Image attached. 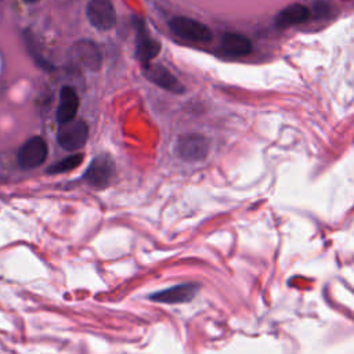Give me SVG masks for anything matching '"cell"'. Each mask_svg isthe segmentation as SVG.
I'll return each mask as SVG.
<instances>
[{"label":"cell","mask_w":354,"mask_h":354,"mask_svg":"<svg viewBox=\"0 0 354 354\" xmlns=\"http://www.w3.org/2000/svg\"><path fill=\"white\" fill-rule=\"evenodd\" d=\"M169 25L174 35L185 40L207 43L213 39V33L207 25L188 17H174Z\"/></svg>","instance_id":"1"},{"label":"cell","mask_w":354,"mask_h":354,"mask_svg":"<svg viewBox=\"0 0 354 354\" xmlns=\"http://www.w3.org/2000/svg\"><path fill=\"white\" fill-rule=\"evenodd\" d=\"M176 153L178 158L187 162H198L202 160L207 156L209 152V141L206 137L201 134H184L178 137L176 147H174Z\"/></svg>","instance_id":"2"},{"label":"cell","mask_w":354,"mask_h":354,"mask_svg":"<svg viewBox=\"0 0 354 354\" xmlns=\"http://www.w3.org/2000/svg\"><path fill=\"white\" fill-rule=\"evenodd\" d=\"M69 59L79 68L88 71H98L101 66V53L97 44L87 39H82L71 47Z\"/></svg>","instance_id":"3"},{"label":"cell","mask_w":354,"mask_h":354,"mask_svg":"<svg viewBox=\"0 0 354 354\" xmlns=\"http://www.w3.org/2000/svg\"><path fill=\"white\" fill-rule=\"evenodd\" d=\"M88 137V127L84 120L73 119L59 126L58 144L66 151H76L82 148Z\"/></svg>","instance_id":"4"},{"label":"cell","mask_w":354,"mask_h":354,"mask_svg":"<svg viewBox=\"0 0 354 354\" xmlns=\"http://www.w3.org/2000/svg\"><path fill=\"white\" fill-rule=\"evenodd\" d=\"M136 29V55L141 66L148 65L160 51V44L156 41L145 29L144 21L141 18H134Z\"/></svg>","instance_id":"5"},{"label":"cell","mask_w":354,"mask_h":354,"mask_svg":"<svg viewBox=\"0 0 354 354\" xmlns=\"http://www.w3.org/2000/svg\"><path fill=\"white\" fill-rule=\"evenodd\" d=\"M47 158V142L35 136L29 138L18 151L17 160L22 169H33L40 166Z\"/></svg>","instance_id":"6"},{"label":"cell","mask_w":354,"mask_h":354,"mask_svg":"<svg viewBox=\"0 0 354 354\" xmlns=\"http://www.w3.org/2000/svg\"><path fill=\"white\" fill-rule=\"evenodd\" d=\"M87 18L98 30H108L115 25L116 14L111 0H90L87 4Z\"/></svg>","instance_id":"7"},{"label":"cell","mask_w":354,"mask_h":354,"mask_svg":"<svg viewBox=\"0 0 354 354\" xmlns=\"http://www.w3.org/2000/svg\"><path fill=\"white\" fill-rule=\"evenodd\" d=\"M142 71H144V75L148 80H151L156 86L162 87L163 90H167V91H171V93H176V94L184 93V86L163 65L149 62L148 65L142 66Z\"/></svg>","instance_id":"8"},{"label":"cell","mask_w":354,"mask_h":354,"mask_svg":"<svg viewBox=\"0 0 354 354\" xmlns=\"http://www.w3.org/2000/svg\"><path fill=\"white\" fill-rule=\"evenodd\" d=\"M113 174V163L105 156H98L90 163L83 178L95 188H104L111 183Z\"/></svg>","instance_id":"9"},{"label":"cell","mask_w":354,"mask_h":354,"mask_svg":"<svg viewBox=\"0 0 354 354\" xmlns=\"http://www.w3.org/2000/svg\"><path fill=\"white\" fill-rule=\"evenodd\" d=\"M196 290L198 288L194 283H180V285L155 292L149 296V299L152 301L165 303V304H180V303L189 301L195 296Z\"/></svg>","instance_id":"10"},{"label":"cell","mask_w":354,"mask_h":354,"mask_svg":"<svg viewBox=\"0 0 354 354\" xmlns=\"http://www.w3.org/2000/svg\"><path fill=\"white\" fill-rule=\"evenodd\" d=\"M79 108V97L73 87L64 86L59 91V105L57 108V120L59 124L75 119Z\"/></svg>","instance_id":"11"},{"label":"cell","mask_w":354,"mask_h":354,"mask_svg":"<svg viewBox=\"0 0 354 354\" xmlns=\"http://www.w3.org/2000/svg\"><path fill=\"white\" fill-rule=\"evenodd\" d=\"M310 18V10L304 4L293 3L275 15V25L278 28H288L292 25L303 24Z\"/></svg>","instance_id":"12"},{"label":"cell","mask_w":354,"mask_h":354,"mask_svg":"<svg viewBox=\"0 0 354 354\" xmlns=\"http://www.w3.org/2000/svg\"><path fill=\"white\" fill-rule=\"evenodd\" d=\"M221 47L224 53L232 57H243L252 51L250 40L239 33H224L221 37Z\"/></svg>","instance_id":"13"},{"label":"cell","mask_w":354,"mask_h":354,"mask_svg":"<svg viewBox=\"0 0 354 354\" xmlns=\"http://www.w3.org/2000/svg\"><path fill=\"white\" fill-rule=\"evenodd\" d=\"M83 159H84V155H83V153H80V152L73 153V155H71V156H68V158H64L62 160H59V162L51 165V166L47 169V171L51 173V174L69 171V170H72V169H76V167L83 162Z\"/></svg>","instance_id":"14"},{"label":"cell","mask_w":354,"mask_h":354,"mask_svg":"<svg viewBox=\"0 0 354 354\" xmlns=\"http://www.w3.org/2000/svg\"><path fill=\"white\" fill-rule=\"evenodd\" d=\"M24 1H26V3H36V1H39V0H24Z\"/></svg>","instance_id":"15"}]
</instances>
